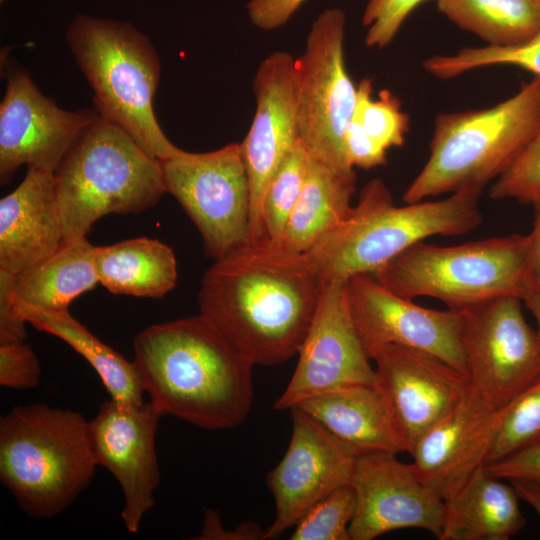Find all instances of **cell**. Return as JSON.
<instances>
[{
	"instance_id": "cell-13",
	"label": "cell",
	"mask_w": 540,
	"mask_h": 540,
	"mask_svg": "<svg viewBox=\"0 0 540 540\" xmlns=\"http://www.w3.org/2000/svg\"><path fill=\"white\" fill-rule=\"evenodd\" d=\"M295 371L274 408L290 409L314 395L345 385L375 384V368L358 335L347 297V280L322 283Z\"/></svg>"
},
{
	"instance_id": "cell-1",
	"label": "cell",
	"mask_w": 540,
	"mask_h": 540,
	"mask_svg": "<svg viewBox=\"0 0 540 540\" xmlns=\"http://www.w3.org/2000/svg\"><path fill=\"white\" fill-rule=\"evenodd\" d=\"M321 288L304 253L267 238L206 270L199 314L254 365H277L298 354Z\"/></svg>"
},
{
	"instance_id": "cell-20",
	"label": "cell",
	"mask_w": 540,
	"mask_h": 540,
	"mask_svg": "<svg viewBox=\"0 0 540 540\" xmlns=\"http://www.w3.org/2000/svg\"><path fill=\"white\" fill-rule=\"evenodd\" d=\"M498 422V411L470 386L461 402L412 448L416 476L440 499H447L486 465Z\"/></svg>"
},
{
	"instance_id": "cell-42",
	"label": "cell",
	"mask_w": 540,
	"mask_h": 540,
	"mask_svg": "<svg viewBox=\"0 0 540 540\" xmlns=\"http://www.w3.org/2000/svg\"><path fill=\"white\" fill-rule=\"evenodd\" d=\"M510 483L519 498L528 503L540 517V483L528 480H513Z\"/></svg>"
},
{
	"instance_id": "cell-7",
	"label": "cell",
	"mask_w": 540,
	"mask_h": 540,
	"mask_svg": "<svg viewBox=\"0 0 540 540\" xmlns=\"http://www.w3.org/2000/svg\"><path fill=\"white\" fill-rule=\"evenodd\" d=\"M66 39L93 90L98 115L120 126L154 159L177 154L181 149L166 137L153 111L161 66L149 38L129 22L81 14Z\"/></svg>"
},
{
	"instance_id": "cell-34",
	"label": "cell",
	"mask_w": 540,
	"mask_h": 540,
	"mask_svg": "<svg viewBox=\"0 0 540 540\" xmlns=\"http://www.w3.org/2000/svg\"><path fill=\"white\" fill-rule=\"evenodd\" d=\"M489 196L531 204L540 199V124L511 166L491 185Z\"/></svg>"
},
{
	"instance_id": "cell-35",
	"label": "cell",
	"mask_w": 540,
	"mask_h": 540,
	"mask_svg": "<svg viewBox=\"0 0 540 540\" xmlns=\"http://www.w3.org/2000/svg\"><path fill=\"white\" fill-rule=\"evenodd\" d=\"M426 0H369L362 24L367 27L365 44L370 48L388 46L408 16Z\"/></svg>"
},
{
	"instance_id": "cell-29",
	"label": "cell",
	"mask_w": 540,
	"mask_h": 540,
	"mask_svg": "<svg viewBox=\"0 0 540 540\" xmlns=\"http://www.w3.org/2000/svg\"><path fill=\"white\" fill-rule=\"evenodd\" d=\"M494 65L516 66L540 77V30L518 45L466 47L453 55H435L423 61L424 69L439 79Z\"/></svg>"
},
{
	"instance_id": "cell-27",
	"label": "cell",
	"mask_w": 540,
	"mask_h": 540,
	"mask_svg": "<svg viewBox=\"0 0 540 540\" xmlns=\"http://www.w3.org/2000/svg\"><path fill=\"white\" fill-rule=\"evenodd\" d=\"M16 305L27 323L58 337L79 353L96 371L110 399L124 406L145 403V391L134 361H128L99 340L69 310L46 312L17 302Z\"/></svg>"
},
{
	"instance_id": "cell-28",
	"label": "cell",
	"mask_w": 540,
	"mask_h": 540,
	"mask_svg": "<svg viewBox=\"0 0 540 540\" xmlns=\"http://www.w3.org/2000/svg\"><path fill=\"white\" fill-rule=\"evenodd\" d=\"M434 1L440 13L487 46L518 45L540 30V0Z\"/></svg>"
},
{
	"instance_id": "cell-11",
	"label": "cell",
	"mask_w": 540,
	"mask_h": 540,
	"mask_svg": "<svg viewBox=\"0 0 540 540\" xmlns=\"http://www.w3.org/2000/svg\"><path fill=\"white\" fill-rule=\"evenodd\" d=\"M522 302L504 295L459 310L469 384L497 411L540 376V336Z\"/></svg>"
},
{
	"instance_id": "cell-15",
	"label": "cell",
	"mask_w": 540,
	"mask_h": 540,
	"mask_svg": "<svg viewBox=\"0 0 540 540\" xmlns=\"http://www.w3.org/2000/svg\"><path fill=\"white\" fill-rule=\"evenodd\" d=\"M288 448L268 474L275 517L265 539H276L316 503L351 483L357 456L299 407L290 408Z\"/></svg>"
},
{
	"instance_id": "cell-39",
	"label": "cell",
	"mask_w": 540,
	"mask_h": 540,
	"mask_svg": "<svg viewBox=\"0 0 540 540\" xmlns=\"http://www.w3.org/2000/svg\"><path fill=\"white\" fill-rule=\"evenodd\" d=\"M12 273L0 270V345L23 342L27 321L20 314L12 291Z\"/></svg>"
},
{
	"instance_id": "cell-37",
	"label": "cell",
	"mask_w": 540,
	"mask_h": 540,
	"mask_svg": "<svg viewBox=\"0 0 540 540\" xmlns=\"http://www.w3.org/2000/svg\"><path fill=\"white\" fill-rule=\"evenodd\" d=\"M347 158L353 167L370 169L386 164V152L352 118L344 136Z\"/></svg>"
},
{
	"instance_id": "cell-38",
	"label": "cell",
	"mask_w": 540,
	"mask_h": 540,
	"mask_svg": "<svg viewBox=\"0 0 540 540\" xmlns=\"http://www.w3.org/2000/svg\"><path fill=\"white\" fill-rule=\"evenodd\" d=\"M485 469L492 476L509 482L528 480L540 483V443L487 464Z\"/></svg>"
},
{
	"instance_id": "cell-12",
	"label": "cell",
	"mask_w": 540,
	"mask_h": 540,
	"mask_svg": "<svg viewBox=\"0 0 540 540\" xmlns=\"http://www.w3.org/2000/svg\"><path fill=\"white\" fill-rule=\"evenodd\" d=\"M347 297L371 360L379 349L396 345L432 355L467 376L459 310L419 306L392 292L371 274L348 278Z\"/></svg>"
},
{
	"instance_id": "cell-21",
	"label": "cell",
	"mask_w": 540,
	"mask_h": 540,
	"mask_svg": "<svg viewBox=\"0 0 540 540\" xmlns=\"http://www.w3.org/2000/svg\"><path fill=\"white\" fill-rule=\"evenodd\" d=\"M63 241L55 175L27 169L20 185L0 201V270L16 274Z\"/></svg>"
},
{
	"instance_id": "cell-4",
	"label": "cell",
	"mask_w": 540,
	"mask_h": 540,
	"mask_svg": "<svg viewBox=\"0 0 540 540\" xmlns=\"http://www.w3.org/2000/svg\"><path fill=\"white\" fill-rule=\"evenodd\" d=\"M88 423L77 411L45 403L0 418V481L30 517L62 513L91 483L98 464Z\"/></svg>"
},
{
	"instance_id": "cell-32",
	"label": "cell",
	"mask_w": 540,
	"mask_h": 540,
	"mask_svg": "<svg viewBox=\"0 0 540 540\" xmlns=\"http://www.w3.org/2000/svg\"><path fill=\"white\" fill-rule=\"evenodd\" d=\"M372 91V78H363L357 85L353 118L385 150L400 147L409 130V116L390 91L381 90L377 99L372 98Z\"/></svg>"
},
{
	"instance_id": "cell-33",
	"label": "cell",
	"mask_w": 540,
	"mask_h": 540,
	"mask_svg": "<svg viewBox=\"0 0 540 540\" xmlns=\"http://www.w3.org/2000/svg\"><path fill=\"white\" fill-rule=\"evenodd\" d=\"M356 506L351 484L342 486L312 506L295 524L292 540H350Z\"/></svg>"
},
{
	"instance_id": "cell-2",
	"label": "cell",
	"mask_w": 540,
	"mask_h": 540,
	"mask_svg": "<svg viewBox=\"0 0 540 540\" xmlns=\"http://www.w3.org/2000/svg\"><path fill=\"white\" fill-rule=\"evenodd\" d=\"M150 402L207 430L239 426L253 403L254 364L201 314L151 325L133 341Z\"/></svg>"
},
{
	"instance_id": "cell-17",
	"label": "cell",
	"mask_w": 540,
	"mask_h": 540,
	"mask_svg": "<svg viewBox=\"0 0 540 540\" xmlns=\"http://www.w3.org/2000/svg\"><path fill=\"white\" fill-rule=\"evenodd\" d=\"M161 416L151 402L124 406L110 399L88 423L97 464L121 487V518L130 533L139 531L144 515L155 506L154 493L160 482L155 439Z\"/></svg>"
},
{
	"instance_id": "cell-40",
	"label": "cell",
	"mask_w": 540,
	"mask_h": 540,
	"mask_svg": "<svg viewBox=\"0 0 540 540\" xmlns=\"http://www.w3.org/2000/svg\"><path fill=\"white\" fill-rule=\"evenodd\" d=\"M306 0H250L246 9L250 21L261 30L285 25Z\"/></svg>"
},
{
	"instance_id": "cell-16",
	"label": "cell",
	"mask_w": 540,
	"mask_h": 540,
	"mask_svg": "<svg viewBox=\"0 0 540 540\" xmlns=\"http://www.w3.org/2000/svg\"><path fill=\"white\" fill-rule=\"evenodd\" d=\"M253 92L256 112L241 142L251 188L250 243L268 238L262 203L272 177L300 140L297 109L296 59L275 51L259 65Z\"/></svg>"
},
{
	"instance_id": "cell-10",
	"label": "cell",
	"mask_w": 540,
	"mask_h": 540,
	"mask_svg": "<svg viewBox=\"0 0 540 540\" xmlns=\"http://www.w3.org/2000/svg\"><path fill=\"white\" fill-rule=\"evenodd\" d=\"M168 193L217 260L250 243L251 188L241 143L205 153L180 150L161 161Z\"/></svg>"
},
{
	"instance_id": "cell-6",
	"label": "cell",
	"mask_w": 540,
	"mask_h": 540,
	"mask_svg": "<svg viewBox=\"0 0 540 540\" xmlns=\"http://www.w3.org/2000/svg\"><path fill=\"white\" fill-rule=\"evenodd\" d=\"M54 175L64 241L86 237L105 215L142 213L167 192L161 161L99 115L80 132Z\"/></svg>"
},
{
	"instance_id": "cell-9",
	"label": "cell",
	"mask_w": 540,
	"mask_h": 540,
	"mask_svg": "<svg viewBox=\"0 0 540 540\" xmlns=\"http://www.w3.org/2000/svg\"><path fill=\"white\" fill-rule=\"evenodd\" d=\"M346 17L329 8L313 21L303 54L296 59L299 138L308 153L330 165L354 169L344 147L357 86L344 57Z\"/></svg>"
},
{
	"instance_id": "cell-5",
	"label": "cell",
	"mask_w": 540,
	"mask_h": 540,
	"mask_svg": "<svg viewBox=\"0 0 540 540\" xmlns=\"http://www.w3.org/2000/svg\"><path fill=\"white\" fill-rule=\"evenodd\" d=\"M540 124V77L491 107L437 115L430 154L405 203L482 189L502 175Z\"/></svg>"
},
{
	"instance_id": "cell-3",
	"label": "cell",
	"mask_w": 540,
	"mask_h": 540,
	"mask_svg": "<svg viewBox=\"0 0 540 540\" xmlns=\"http://www.w3.org/2000/svg\"><path fill=\"white\" fill-rule=\"evenodd\" d=\"M480 194L459 191L440 200L396 206L385 183L371 179L348 217L304 254L322 283L373 274L428 237L472 232L482 223Z\"/></svg>"
},
{
	"instance_id": "cell-26",
	"label": "cell",
	"mask_w": 540,
	"mask_h": 540,
	"mask_svg": "<svg viewBox=\"0 0 540 540\" xmlns=\"http://www.w3.org/2000/svg\"><path fill=\"white\" fill-rule=\"evenodd\" d=\"M95 265L99 283L119 295L161 298L178 277L173 250L147 237L96 246Z\"/></svg>"
},
{
	"instance_id": "cell-22",
	"label": "cell",
	"mask_w": 540,
	"mask_h": 540,
	"mask_svg": "<svg viewBox=\"0 0 540 540\" xmlns=\"http://www.w3.org/2000/svg\"><path fill=\"white\" fill-rule=\"evenodd\" d=\"M295 406L319 422L357 457L378 452H407L377 382L341 386L309 397Z\"/></svg>"
},
{
	"instance_id": "cell-23",
	"label": "cell",
	"mask_w": 540,
	"mask_h": 540,
	"mask_svg": "<svg viewBox=\"0 0 540 540\" xmlns=\"http://www.w3.org/2000/svg\"><path fill=\"white\" fill-rule=\"evenodd\" d=\"M514 487L476 471L453 495L443 500L444 515L439 540H508L526 520Z\"/></svg>"
},
{
	"instance_id": "cell-41",
	"label": "cell",
	"mask_w": 540,
	"mask_h": 540,
	"mask_svg": "<svg viewBox=\"0 0 540 540\" xmlns=\"http://www.w3.org/2000/svg\"><path fill=\"white\" fill-rule=\"evenodd\" d=\"M532 205L534 211L533 229L528 235L529 249L524 276L526 293L540 292V199L534 201Z\"/></svg>"
},
{
	"instance_id": "cell-14",
	"label": "cell",
	"mask_w": 540,
	"mask_h": 540,
	"mask_svg": "<svg viewBox=\"0 0 540 540\" xmlns=\"http://www.w3.org/2000/svg\"><path fill=\"white\" fill-rule=\"evenodd\" d=\"M97 116L95 109L60 108L25 70L8 67L0 104L1 184H7L22 165L55 173L77 136Z\"/></svg>"
},
{
	"instance_id": "cell-30",
	"label": "cell",
	"mask_w": 540,
	"mask_h": 540,
	"mask_svg": "<svg viewBox=\"0 0 540 540\" xmlns=\"http://www.w3.org/2000/svg\"><path fill=\"white\" fill-rule=\"evenodd\" d=\"M498 413L486 465L540 443V376Z\"/></svg>"
},
{
	"instance_id": "cell-25",
	"label": "cell",
	"mask_w": 540,
	"mask_h": 540,
	"mask_svg": "<svg viewBox=\"0 0 540 540\" xmlns=\"http://www.w3.org/2000/svg\"><path fill=\"white\" fill-rule=\"evenodd\" d=\"M355 183L354 169L330 165L308 153L305 181L280 242L297 252L310 250L348 217Z\"/></svg>"
},
{
	"instance_id": "cell-19",
	"label": "cell",
	"mask_w": 540,
	"mask_h": 540,
	"mask_svg": "<svg viewBox=\"0 0 540 540\" xmlns=\"http://www.w3.org/2000/svg\"><path fill=\"white\" fill-rule=\"evenodd\" d=\"M407 452L465 397L468 377L427 353L388 345L372 357Z\"/></svg>"
},
{
	"instance_id": "cell-24",
	"label": "cell",
	"mask_w": 540,
	"mask_h": 540,
	"mask_svg": "<svg viewBox=\"0 0 540 540\" xmlns=\"http://www.w3.org/2000/svg\"><path fill=\"white\" fill-rule=\"evenodd\" d=\"M95 248L86 237L63 241L50 255L13 274L15 301L46 312L69 310L74 299L99 283Z\"/></svg>"
},
{
	"instance_id": "cell-8",
	"label": "cell",
	"mask_w": 540,
	"mask_h": 540,
	"mask_svg": "<svg viewBox=\"0 0 540 540\" xmlns=\"http://www.w3.org/2000/svg\"><path fill=\"white\" fill-rule=\"evenodd\" d=\"M529 236L513 234L454 246L414 244L373 275L407 299L432 297L464 309L486 300L526 294Z\"/></svg>"
},
{
	"instance_id": "cell-43",
	"label": "cell",
	"mask_w": 540,
	"mask_h": 540,
	"mask_svg": "<svg viewBox=\"0 0 540 540\" xmlns=\"http://www.w3.org/2000/svg\"><path fill=\"white\" fill-rule=\"evenodd\" d=\"M522 300L526 308L535 317L538 326L537 332L540 336V292H527Z\"/></svg>"
},
{
	"instance_id": "cell-18",
	"label": "cell",
	"mask_w": 540,
	"mask_h": 540,
	"mask_svg": "<svg viewBox=\"0 0 540 540\" xmlns=\"http://www.w3.org/2000/svg\"><path fill=\"white\" fill-rule=\"evenodd\" d=\"M397 454L358 456L351 479L356 506L349 526L350 540H373L394 530L421 529L437 539L444 503L416 476L411 463Z\"/></svg>"
},
{
	"instance_id": "cell-36",
	"label": "cell",
	"mask_w": 540,
	"mask_h": 540,
	"mask_svg": "<svg viewBox=\"0 0 540 540\" xmlns=\"http://www.w3.org/2000/svg\"><path fill=\"white\" fill-rule=\"evenodd\" d=\"M41 368L32 347L23 342L0 345V385L28 389L39 385Z\"/></svg>"
},
{
	"instance_id": "cell-31",
	"label": "cell",
	"mask_w": 540,
	"mask_h": 540,
	"mask_svg": "<svg viewBox=\"0 0 540 540\" xmlns=\"http://www.w3.org/2000/svg\"><path fill=\"white\" fill-rule=\"evenodd\" d=\"M307 163L308 151L299 140L269 182L262 203L268 238L282 240L305 181Z\"/></svg>"
}]
</instances>
